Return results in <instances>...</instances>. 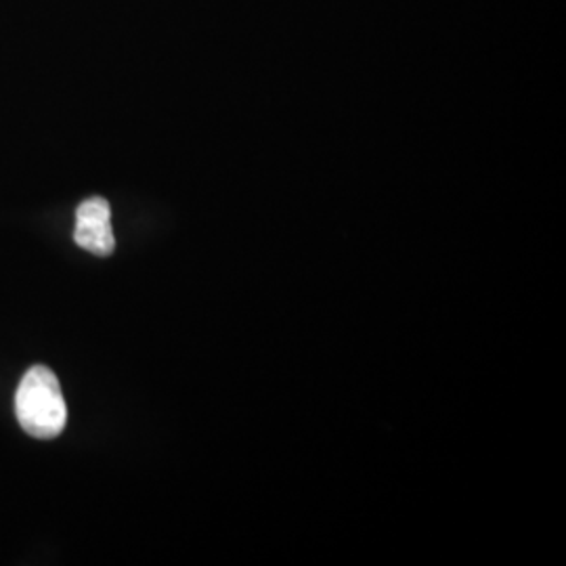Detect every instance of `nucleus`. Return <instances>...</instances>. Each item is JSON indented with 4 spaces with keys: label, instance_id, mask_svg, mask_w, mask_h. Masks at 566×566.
Returning <instances> with one entry per match:
<instances>
[{
    "label": "nucleus",
    "instance_id": "f03ea898",
    "mask_svg": "<svg viewBox=\"0 0 566 566\" xmlns=\"http://www.w3.org/2000/svg\"><path fill=\"white\" fill-rule=\"evenodd\" d=\"M74 240L95 256H109L116 248L112 231V208L103 198H91L78 206Z\"/></svg>",
    "mask_w": 566,
    "mask_h": 566
},
{
    "label": "nucleus",
    "instance_id": "f257e3e1",
    "mask_svg": "<svg viewBox=\"0 0 566 566\" xmlns=\"http://www.w3.org/2000/svg\"><path fill=\"white\" fill-rule=\"evenodd\" d=\"M15 416L21 428L34 439L46 441L63 432L67 405L60 380L49 367L34 365L23 374L15 392Z\"/></svg>",
    "mask_w": 566,
    "mask_h": 566
}]
</instances>
